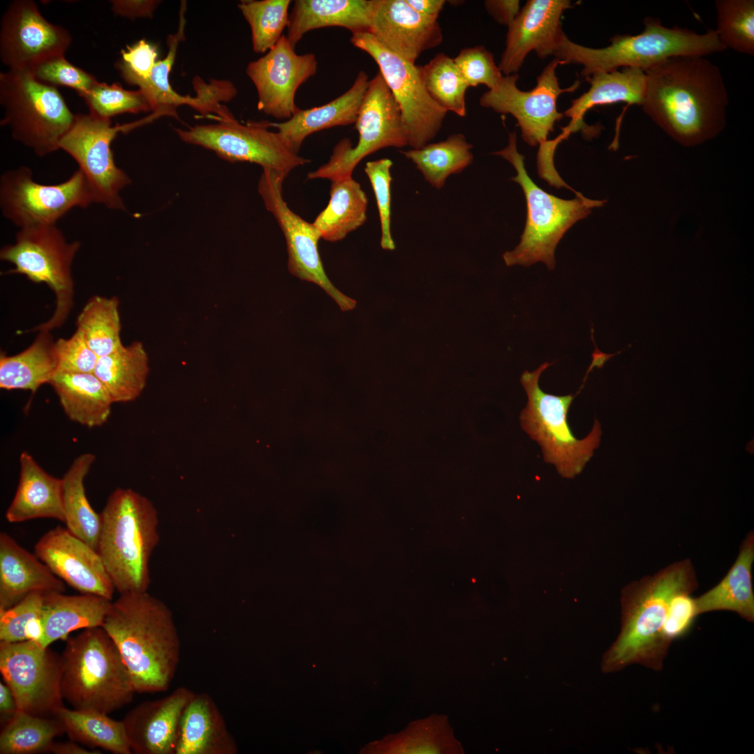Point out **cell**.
<instances>
[{"mask_svg": "<svg viewBox=\"0 0 754 754\" xmlns=\"http://www.w3.org/2000/svg\"><path fill=\"white\" fill-rule=\"evenodd\" d=\"M0 671L18 710L40 716L64 706L61 656L38 642H0Z\"/></svg>", "mask_w": 754, "mask_h": 754, "instance_id": "cell-16", "label": "cell"}, {"mask_svg": "<svg viewBox=\"0 0 754 754\" xmlns=\"http://www.w3.org/2000/svg\"><path fill=\"white\" fill-rule=\"evenodd\" d=\"M369 32L387 50L413 63L443 38L437 20L417 13L406 0H375Z\"/></svg>", "mask_w": 754, "mask_h": 754, "instance_id": "cell-24", "label": "cell"}, {"mask_svg": "<svg viewBox=\"0 0 754 754\" xmlns=\"http://www.w3.org/2000/svg\"><path fill=\"white\" fill-rule=\"evenodd\" d=\"M472 147L464 135L456 133L443 141L400 152L415 163L431 186L439 189L450 175L459 173L471 164Z\"/></svg>", "mask_w": 754, "mask_h": 754, "instance_id": "cell-40", "label": "cell"}, {"mask_svg": "<svg viewBox=\"0 0 754 754\" xmlns=\"http://www.w3.org/2000/svg\"><path fill=\"white\" fill-rule=\"evenodd\" d=\"M420 73L427 92L439 106L459 117L466 116L468 87L452 58L440 52L420 66Z\"/></svg>", "mask_w": 754, "mask_h": 754, "instance_id": "cell-44", "label": "cell"}, {"mask_svg": "<svg viewBox=\"0 0 754 754\" xmlns=\"http://www.w3.org/2000/svg\"><path fill=\"white\" fill-rule=\"evenodd\" d=\"M691 593L689 591L679 593L671 602L662 630L663 640L669 646L674 640L689 633L696 617L700 615Z\"/></svg>", "mask_w": 754, "mask_h": 754, "instance_id": "cell-55", "label": "cell"}, {"mask_svg": "<svg viewBox=\"0 0 754 754\" xmlns=\"http://www.w3.org/2000/svg\"><path fill=\"white\" fill-rule=\"evenodd\" d=\"M392 166V161L390 159L381 158L369 161L364 167V172L370 181L376 200L381 228L380 245L386 250L395 249L390 229Z\"/></svg>", "mask_w": 754, "mask_h": 754, "instance_id": "cell-50", "label": "cell"}, {"mask_svg": "<svg viewBox=\"0 0 754 754\" xmlns=\"http://www.w3.org/2000/svg\"><path fill=\"white\" fill-rule=\"evenodd\" d=\"M569 0H528L508 27L505 47L498 65L503 75L517 73L531 51L545 59L552 56L564 32L563 12Z\"/></svg>", "mask_w": 754, "mask_h": 754, "instance_id": "cell-22", "label": "cell"}, {"mask_svg": "<svg viewBox=\"0 0 754 754\" xmlns=\"http://www.w3.org/2000/svg\"><path fill=\"white\" fill-rule=\"evenodd\" d=\"M318 61L313 53L297 54L286 36L263 57L250 62L246 73L258 94V109L279 119H289L298 107V88L313 76Z\"/></svg>", "mask_w": 754, "mask_h": 754, "instance_id": "cell-20", "label": "cell"}, {"mask_svg": "<svg viewBox=\"0 0 754 754\" xmlns=\"http://www.w3.org/2000/svg\"><path fill=\"white\" fill-rule=\"evenodd\" d=\"M644 73L641 106L677 142L696 145L723 130L729 99L717 66L703 56H674Z\"/></svg>", "mask_w": 754, "mask_h": 754, "instance_id": "cell-1", "label": "cell"}, {"mask_svg": "<svg viewBox=\"0 0 754 754\" xmlns=\"http://www.w3.org/2000/svg\"><path fill=\"white\" fill-rule=\"evenodd\" d=\"M96 551L119 594L147 591L150 557L158 544V512L147 497L117 488L100 513Z\"/></svg>", "mask_w": 754, "mask_h": 754, "instance_id": "cell-4", "label": "cell"}, {"mask_svg": "<svg viewBox=\"0 0 754 754\" xmlns=\"http://www.w3.org/2000/svg\"><path fill=\"white\" fill-rule=\"evenodd\" d=\"M64 729L56 718L36 716L17 710L0 734L1 754H32L48 752L54 739Z\"/></svg>", "mask_w": 754, "mask_h": 754, "instance_id": "cell-42", "label": "cell"}, {"mask_svg": "<svg viewBox=\"0 0 754 754\" xmlns=\"http://www.w3.org/2000/svg\"><path fill=\"white\" fill-rule=\"evenodd\" d=\"M194 693L180 686L131 709L122 721L132 753L175 754L181 718Z\"/></svg>", "mask_w": 754, "mask_h": 754, "instance_id": "cell-23", "label": "cell"}, {"mask_svg": "<svg viewBox=\"0 0 754 754\" xmlns=\"http://www.w3.org/2000/svg\"><path fill=\"white\" fill-rule=\"evenodd\" d=\"M54 353L57 372L93 373L98 359L77 330L68 339L54 341Z\"/></svg>", "mask_w": 754, "mask_h": 754, "instance_id": "cell-52", "label": "cell"}, {"mask_svg": "<svg viewBox=\"0 0 754 754\" xmlns=\"http://www.w3.org/2000/svg\"><path fill=\"white\" fill-rule=\"evenodd\" d=\"M80 248L78 241L68 242L57 224H51L20 228L15 242L1 249V260L15 267L9 273L22 274L34 283H45L56 296L53 315L34 331L50 332L66 320L73 304L71 267Z\"/></svg>", "mask_w": 754, "mask_h": 754, "instance_id": "cell-10", "label": "cell"}, {"mask_svg": "<svg viewBox=\"0 0 754 754\" xmlns=\"http://www.w3.org/2000/svg\"><path fill=\"white\" fill-rule=\"evenodd\" d=\"M49 384L55 391L68 417L89 428L108 420L112 401L94 373L57 372Z\"/></svg>", "mask_w": 754, "mask_h": 754, "instance_id": "cell-34", "label": "cell"}, {"mask_svg": "<svg viewBox=\"0 0 754 754\" xmlns=\"http://www.w3.org/2000/svg\"><path fill=\"white\" fill-rule=\"evenodd\" d=\"M215 119L216 124L175 131L183 142L211 150L226 161L253 163L285 178L293 169L310 162L290 149L277 131L269 130L267 121L243 124L234 117Z\"/></svg>", "mask_w": 754, "mask_h": 754, "instance_id": "cell-12", "label": "cell"}, {"mask_svg": "<svg viewBox=\"0 0 754 754\" xmlns=\"http://www.w3.org/2000/svg\"><path fill=\"white\" fill-rule=\"evenodd\" d=\"M375 0H296L286 38L295 48L310 31L339 27L352 34L369 31Z\"/></svg>", "mask_w": 754, "mask_h": 754, "instance_id": "cell-29", "label": "cell"}, {"mask_svg": "<svg viewBox=\"0 0 754 754\" xmlns=\"http://www.w3.org/2000/svg\"><path fill=\"white\" fill-rule=\"evenodd\" d=\"M290 0L242 1L238 8L251 32L253 50L265 54L282 37L289 22Z\"/></svg>", "mask_w": 754, "mask_h": 754, "instance_id": "cell-45", "label": "cell"}, {"mask_svg": "<svg viewBox=\"0 0 754 754\" xmlns=\"http://www.w3.org/2000/svg\"><path fill=\"white\" fill-rule=\"evenodd\" d=\"M716 31L724 46L754 54V1L717 0Z\"/></svg>", "mask_w": 754, "mask_h": 754, "instance_id": "cell-46", "label": "cell"}, {"mask_svg": "<svg viewBox=\"0 0 754 754\" xmlns=\"http://www.w3.org/2000/svg\"><path fill=\"white\" fill-rule=\"evenodd\" d=\"M92 203L91 191L79 169L57 184L36 182L27 166L5 171L0 177L1 214L19 228L57 224L73 209Z\"/></svg>", "mask_w": 754, "mask_h": 754, "instance_id": "cell-14", "label": "cell"}, {"mask_svg": "<svg viewBox=\"0 0 754 754\" xmlns=\"http://www.w3.org/2000/svg\"><path fill=\"white\" fill-rule=\"evenodd\" d=\"M121 54L122 61L116 64V68L123 80L133 85L148 79L158 61L156 46L144 38L131 46L127 45Z\"/></svg>", "mask_w": 754, "mask_h": 754, "instance_id": "cell-53", "label": "cell"}, {"mask_svg": "<svg viewBox=\"0 0 754 754\" xmlns=\"http://www.w3.org/2000/svg\"><path fill=\"white\" fill-rule=\"evenodd\" d=\"M518 0H487L484 5L487 13L498 24L508 27L520 10Z\"/></svg>", "mask_w": 754, "mask_h": 754, "instance_id": "cell-58", "label": "cell"}, {"mask_svg": "<svg viewBox=\"0 0 754 754\" xmlns=\"http://www.w3.org/2000/svg\"><path fill=\"white\" fill-rule=\"evenodd\" d=\"M18 710L15 698L8 686L0 683V714L8 721Z\"/></svg>", "mask_w": 754, "mask_h": 754, "instance_id": "cell-60", "label": "cell"}, {"mask_svg": "<svg viewBox=\"0 0 754 754\" xmlns=\"http://www.w3.org/2000/svg\"><path fill=\"white\" fill-rule=\"evenodd\" d=\"M38 81L71 88L81 97L98 81L91 74L68 61L64 55L47 59L29 71Z\"/></svg>", "mask_w": 754, "mask_h": 754, "instance_id": "cell-49", "label": "cell"}, {"mask_svg": "<svg viewBox=\"0 0 754 754\" xmlns=\"http://www.w3.org/2000/svg\"><path fill=\"white\" fill-rule=\"evenodd\" d=\"M355 124L359 133L357 145L353 147L348 138L341 140L328 162L310 172L307 179L333 181L352 177L366 156L383 148L408 145L400 108L379 71L369 82Z\"/></svg>", "mask_w": 754, "mask_h": 754, "instance_id": "cell-11", "label": "cell"}, {"mask_svg": "<svg viewBox=\"0 0 754 754\" xmlns=\"http://www.w3.org/2000/svg\"><path fill=\"white\" fill-rule=\"evenodd\" d=\"M331 182L329 202L313 224L322 239L337 242L364 223L368 199L352 177Z\"/></svg>", "mask_w": 754, "mask_h": 754, "instance_id": "cell-37", "label": "cell"}, {"mask_svg": "<svg viewBox=\"0 0 754 754\" xmlns=\"http://www.w3.org/2000/svg\"><path fill=\"white\" fill-rule=\"evenodd\" d=\"M57 371L54 341L50 332H39L34 342L14 355L0 356V387L35 392Z\"/></svg>", "mask_w": 754, "mask_h": 754, "instance_id": "cell-36", "label": "cell"}, {"mask_svg": "<svg viewBox=\"0 0 754 754\" xmlns=\"http://www.w3.org/2000/svg\"><path fill=\"white\" fill-rule=\"evenodd\" d=\"M593 329L592 328V329H591V339H592L593 341H594V339H593ZM624 350H625V349H623V350H619V351H618V352H619V354H620V353H622V352H623V351Z\"/></svg>", "mask_w": 754, "mask_h": 754, "instance_id": "cell-62", "label": "cell"}, {"mask_svg": "<svg viewBox=\"0 0 754 754\" xmlns=\"http://www.w3.org/2000/svg\"><path fill=\"white\" fill-rule=\"evenodd\" d=\"M110 2L112 4V10L114 14L135 20L139 17H152L161 1L156 0H113Z\"/></svg>", "mask_w": 754, "mask_h": 754, "instance_id": "cell-57", "label": "cell"}, {"mask_svg": "<svg viewBox=\"0 0 754 754\" xmlns=\"http://www.w3.org/2000/svg\"><path fill=\"white\" fill-rule=\"evenodd\" d=\"M559 64L563 65L558 59H553L538 76L535 87L526 91L518 89L517 73L503 75L496 87L482 95L480 105L498 113L512 115L523 140L530 146L540 145L548 140L556 122L564 117L557 110L558 97L575 91L579 86V81L576 80L568 88L560 87L556 74Z\"/></svg>", "mask_w": 754, "mask_h": 754, "instance_id": "cell-17", "label": "cell"}, {"mask_svg": "<svg viewBox=\"0 0 754 754\" xmlns=\"http://www.w3.org/2000/svg\"><path fill=\"white\" fill-rule=\"evenodd\" d=\"M102 627L117 646L136 693L169 688L179 663L181 641L164 602L147 591L120 594Z\"/></svg>", "mask_w": 754, "mask_h": 754, "instance_id": "cell-2", "label": "cell"}, {"mask_svg": "<svg viewBox=\"0 0 754 754\" xmlns=\"http://www.w3.org/2000/svg\"><path fill=\"white\" fill-rule=\"evenodd\" d=\"M81 97L90 114L103 119L124 113L152 111L147 98L140 89L127 90L117 83L108 84L97 81Z\"/></svg>", "mask_w": 754, "mask_h": 754, "instance_id": "cell-47", "label": "cell"}, {"mask_svg": "<svg viewBox=\"0 0 754 754\" xmlns=\"http://www.w3.org/2000/svg\"><path fill=\"white\" fill-rule=\"evenodd\" d=\"M65 583L34 554L6 532L0 533V610L34 592H64Z\"/></svg>", "mask_w": 754, "mask_h": 754, "instance_id": "cell-26", "label": "cell"}, {"mask_svg": "<svg viewBox=\"0 0 754 754\" xmlns=\"http://www.w3.org/2000/svg\"><path fill=\"white\" fill-rule=\"evenodd\" d=\"M610 42L605 47H588L571 41L563 34L553 56L563 65H582L581 75L586 78L596 73L611 72L621 67L644 71L671 57H704L726 50L716 30L700 34L686 28H669L653 17L644 18L641 34L615 35Z\"/></svg>", "mask_w": 754, "mask_h": 754, "instance_id": "cell-5", "label": "cell"}, {"mask_svg": "<svg viewBox=\"0 0 754 754\" xmlns=\"http://www.w3.org/2000/svg\"><path fill=\"white\" fill-rule=\"evenodd\" d=\"M112 600L101 596L80 593L66 595L52 591L44 594L41 635L38 642L44 647L66 640L78 629L102 626Z\"/></svg>", "mask_w": 754, "mask_h": 754, "instance_id": "cell-31", "label": "cell"}, {"mask_svg": "<svg viewBox=\"0 0 754 754\" xmlns=\"http://www.w3.org/2000/svg\"><path fill=\"white\" fill-rule=\"evenodd\" d=\"M553 363L544 362L531 372L524 371L520 382L528 401L520 414L522 429L541 447L546 463L554 464L563 478L579 474L599 447L601 424L595 419L590 433L577 439L567 420L568 411L575 394L558 396L545 392L539 385L541 374Z\"/></svg>", "mask_w": 754, "mask_h": 754, "instance_id": "cell-8", "label": "cell"}, {"mask_svg": "<svg viewBox=\"0 0 754 754\" xmlns=\"http://www.w3.org/2000/svg\"><path fill=\"white\" fill-rule=\"evenodd\" d=\"M185 10L186 3L183 1L181 3L177 31L170 35L167 39L168 52L166 57L157 61L148 79L135 84L147 98L153 111L151 117L154 119L162 115L178 117L176 109L180 105H187L188 102L189 96H183L175 91L169 80L178 45L184 38Z\"/></svg>", "mask_w": 754, "mask_h": 754, "instance_id": "cell-43", "label": "cell"}, {"mask_svg": "<svg viewBox=\"0 0 754 754\" xmlns=\"http://www.w3.org/2000/svg\"><path fill=\"white\" fill-rule=\"evenodd\" d=\"M697 587L695 572L688 559L625 587L621 632L603 656V672H617L635 663L661 670L670 647L663 640L662 630L671 602L677 593H693Z\"/></svg>", "mask_w": 754, "mask_h": 754, "instance_id": "cell-3", "label": "cell"}, {"mask_svg": "<svg viewBox=\"0 0 754 754\" xmlns=\"http://www.w3.org/2000/svg\"><path fill=\"white\" fill-rule=\"evenodd\" d=\"M1 126L14 140L43 157L59 149L73 125V114L56 87L37 80L29 71L0 73Z\"/></svg>", "mask_w": 754, "mask_h": 754, "instance_id": "cell-9", "label": "cell"}, {"mask_svg": "<svg viewBox=\"0 0 754 754\" xmlns=\"http://www.w3.org/2000/svg\"><path fill=\"white\" fill-rule=\"evenodd\" d=\"M591 84L589 89L571 101V106L563 114L571 119L563 135L566 138L572 133L582 131L588 138L600 133V126L585 124L586 113L596 105L625 102L630 105H642L646 86L644 71L638 68L625 67L621 71L596 73L586 77Z\"/></svg>", "mask_w": 754, "mask_h": 754, "instance_id": "cell-25", "label": "cell"}, {"mask_svg": "<svg viewBox=\"0 0 754 754\" xmlns=\"http://www.w3.org/2000/svg\"><path fill=\"white\" fill-rule=\"evenodd\" d=\"M194 80L195 97H190L188 105L200 112L202 115L209 113L216 114L214 118L228 119L233 115L220 104L221 101H230L237 94V89L229 81L213 80L209 84L205 83L200 77Z\"/></svg>", "mask_w": 754, "mask_h": 754, "instance_id": "cell-54", "label": "cell"}, {"mask_svg": "<svg viewBox=\"0 0 754 754\" xmlns=\"http://www.w3.org/2000/svg\"><path fill=\"white\" fill-rule=\"evenodd\" d=\"M124 125L112 126L110 119L90 113L77 114L61 138L62 149L77 163L91 191L94 201L112 210L126 211L120 195L131 183L130 177L115 163L111 145Z\"/></svg>", "mask_w": 754, "mask_h": 754, "instance_id": "cell-15", "label": "cell"}, {"mask_svg": "<svg viewBox=\"0 0 754 754\" xmlns=\"http://www.w3.org/2000/svg\"><path fill=\"white\" fill-rule=\"evenodd\" d=\"M10 523L50 518L64 523L62 480L45 472L27 452L20 457V478L6 512Z\"/></svg>", "mask_w": 754, "mask_h": 754, "instance_id": "cell-30", "label": "cell"}, {"mask_svg": "<svg viewBox=\"0 0 754 754\" xmlns=\"http://www.w3.org/2000/svg\"><path fill=\"white\" fill-rule=\"evenodd\" d=\"M237 744L214 699L194 693L180 722L175 754H236Z\"/></svg>", "mask_w": 754, "mask_h": 754, "instance_id": "cell-28", "label": "cell"}, {"mask_svg": "<svg viewBox=\"0 0 754 754\" xmlns=\"http://www.w3.org/2000/svg\"><path fill=\"white\" fill-rule=\"evenodd\" d=\"M34 554L57 577L80 593L112 600L115 588L96 549L57 526L44 533Z\"/></svg>", "mask_w": 754, "mask_h": 754, "instance_id": "cell-21", "label": "cell"}, {"mask_svg": "<svg viewBox=\"0 0 754 754\" xmlns=\"http://www.w3.org/2000/svg\"><path fill=\"white\" fill-rule=\"evenodd\" d=\"M564 139L561 133L555 139L549 140L539 145L537 154L538 170L540 177L545 179L550 185L557 188H566L575 191L562 180L554 167L555 150L557 145Z\"/></svg>", "mask_w": 754, "mask_h": 754, "instance_id": "cell-56", "label": "cell"}, {"mask_svg": "<svg viewBox=\"0 0 754 754\" xmlns=\"http://www.w3.org/2000/svg\"><path fill=\"white\" fill-rule=\"evenodd\" d=\"M54 717L72 741L114 754L132 753L122 720H114L106 714L64 706L56 711Z\"/></svg>", "mask_w": 754, "mask_h": 754, "instance_id": "cell-39", "label": "cell"}, {"mask_svg": "<svg viewBox=\"0 0 754 754\" xmlns=\"http://www.w3.org/2000/svg\"><path fill=\"white\" fill-rule=\"evenodd\" d=\"M119 300L116 296L90 297L76 320V327L89 348L99 357L110 354L124 345L121 339Z\"/></svg>", "mask_w": 754, "mask_h": 754, "instance_id": "cell-41", "label": "cell"}, {"mask_svg": "<svg viewBox=\"0 0 754 754\" xmlns=\"http://www.w3.org/2000/svg\"><path fill=\"white\" fill-rule=\"evenodd\" d=\"M508 161L517 171L511 180L518 183L524 191L527 216L519 244L515 249L503 254L508 266L519 265L528 267L542 262L549 269L555 267V250L566 231L578 221L586 218L594 207L603 206L605 201L591 200L579 193L572 200H565L547 193L528 176L524 165V157L517 148L516 132L509 133L508 145L496 151Z\"/></svg>", "mask_w": 754, "mask_h": 754, "instance_id": "cell-7", "label": "cell"}, {"mask_svg": "<svg viewBox=\"0 0 754 754\" xmlns=\"http://www.w3.org/2000/svg\"><path fill=\"white\" fill-rule=\"evenodd\" d=\"M453 60L468 87L484 84L492 89L503 75L493 54L482 45L463 48Z\"/></svg>", "mask_w": 754, "mask_h": 754, "instance_id": "cell-51", "label": "cell"}, {"mask_svg": "<svg viewBox=\"0 0 754 754\" xmlns=\"http://www.w3.org/2000/svg\"><path fill=\"white\" fill-rule=\"evenodd\" d=\"M285 177L272 170H263L258 190L268 212L276 219L285 237L289 272L300 279L320 286L343 311L352 310L355 300L339 290L327 276L318 251L321 239L313 223L293 212L282 195Z\"/></svg>", "mask_w": 754, "mask_h": 754, "instance_id": "cell-18", "label": "cell"}, {"mask_svg": "<svg viewBox=\"0 0 754 754\" xmlns=\"http://www.w3.org/2000/svg\"><path fill=\"white\" fill-rule=\"evenodd\" d=\"M61 656V694L73 709L109 714L132 702L131 677L102 626L68 637Z\"/></svg>", "mask_w": 754, "mask_h": 754, "instance_id": "cell-6", "label": "cell"}, {"mask_svg": "<svg viewBox=\"0 0 754 754\" xmlns=\"http://www.w3.org/2000/svg\"><path fill=\"white\" fill-rule=\"evenodd\" d=\"M753 561L754 533L751 531L742 541L738 556L725 576L717 585L695 598L699 614L727 610L753 622Z\"/></svg>", "mask_w": 754, "mask_h": 754, "instance_id": "cell-33", "label": "cell"}, {"mask_svg": "<svg viewBox=\"0 0 754 754\" xmlns=\"http://www.w3.org/2000/svg\"><path fill=\"white\" fill-rule=\"evenodd\" d=\"M407 3L417 13L429 18L437 20L446 3L445 0H406Z\"/></svg>", "mask_w": 754, "mask_h": 754, "instance_id": "cell-59", "label": "cell"}, {"mask_svg": "<svg viewBox=\"0 0 754 754\" xmlns=\"http://www.w3.org/2000/svg\"><path fill=\"white\" fill-rule=\"evenodd\" d=\"M350 43L378 66L400 108L408 145L420 149L427 145L439 132L448 112L427 92L420 66L387 50L369 31L352 34Z\"/></svg>", "mask_w": 754, "mask_h": 754, "instance_id": "cell-13", "label": "cell"}, {"mask_svg": "<svg viewBox=\"0 0 754 754\" xmlns=\"http://www.w3.org/2000/svg\"><path fill=\"white\" fill-rule=\"evenodd\" d=\"M48 752H51L55 754H100L102 753L98 750H89L87 749L75 741L68 742H53L48 750Z\"/></svg>", "mask_w": 754, "mask_h": 754, "instance_id": "cell-61", "label": "cell"}, {"mask_svg": "<svg viewBox=\"0 0 754 754\" xmlns=\"http://www.w3.org/2000/svg\"><path fill=\"white\" fill-rule=\"evenodd\" d=\"M367 754H463L447 716L431 714L411 722L403 730L369 743L360 751Z\"/></svg>", "mask_w": 754, "mask_h": 754, "instance_id": "cell-32", "label": "cell"}, {"mask_svg": "<svg viewBox=\"0 0 754 754\" xmlns=\"http://www.w3.org/2000/svg\"><path fill=\"white\" fill-rule=\"evenodd\" d=\"M44 594L31 593L13 606L0 610V642L39 641Z\"/></svg>", "mask_w": 754, "mask_h": 754, "instance_id": "cell-48", "label": "cell"}, {"mask_svg": "<svg viewBox=\"0 0 754 754\" xmlns=\"http://www.w3.org/2000/svg\"><path fill=\"white\" fill-rule=\"evenodd\" d=\"M149 371V357L144 346L134 341L99 357L93 373L106 387L112 403H124L140 396Z\"/></svg>", "mask_w": 754, "mask_h": 754, "instance_id": "cell-35", "label": "cell"}, {"mask_svg": "<svg viewBox=\"0 0 754 754\" xmlns=\"http://www.w3.org/2000/svg\"><path fill=\"white\" fill-rule=\"evenodd\" d=\"M96 459L84 453L76 457L62 480V499L66 527L96 549L101 517L89 503L84 480Z\"/></svg>", "mask_w": 754, "mask_h": 754, "instance_id": "cell-38", "label": "cell"}, {"mask_svg": "<svg viewBox=\"0 0 754 754\" xmlns=\"http://www.w3.org/2000/svg\"><path fill=\"white\" fill-rule=\"evenodd\" d=\"M72 41L69 31L48 22L31 0H15L0 26V59L10 71H30L40 62L64 55Z\"/></svg>", "mask_w": 754, "mask_h": 754, "instance_id": "cell-19", "label": "cell"}, {"mask_svg": "<svg viewBox=\"0 0 754 754\" xmlns=\"http://www.w3.org/2000/svg\"><path fill=\"white\" fill-rule=\"evenodd\" d=\"M369 76L358 73L352 86L343 94L320 106L297 108L288 120L279 123L267 121L275 128L284 143L298 154L309 135L323 129L355 124L369 85Z\"/></svg>", "mask_w": 754, "mask_h": 754, "instance_id": "cell-27", "label": "cell"}]
</instances>
